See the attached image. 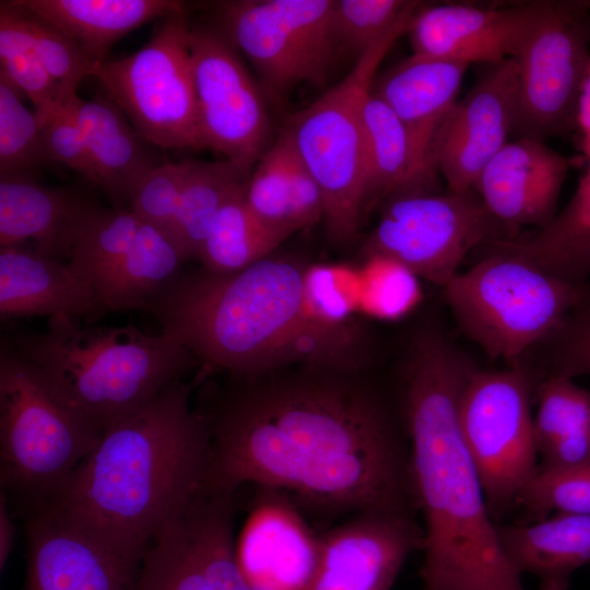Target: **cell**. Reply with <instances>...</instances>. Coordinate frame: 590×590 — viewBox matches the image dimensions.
<instances>
[{"label": "cell", "mask_w": 590, "mask_h": 590, "mask_svg": "<svg viewBox=\"0 0 590 590\" xmlns=\"http://www.w3.org/2000/svg\"><path fill=\"white\" fill-rule=\"evenodd\" d=\"M201 415L210 489L235 493L255 484L355 515L417 508L410 448L364 370L299 366L231 376Z\"/></svg>", "instance_id": "cell-1"}, {"label": "cell", "mask_w": 590, "mask_h": 590, "mask_svg": "<svg viewBox=\"0 0 590 590\" xmlns=\"http://www.w3.org/2000/svg\"><path fill=\"white\" fill-rule=\"evenodd\" d=\"M474 369L434 331L414 339L405 364L402 410L424 519L420 576L424 590H526L460 432L458 402Z\"/></svg>", "instance_id": "cell-2"}, {"label": "cell", "mask_w": 590, "mask_h": 590, "mask_svg": "<svg viewBox=\"0 0 590 590\" xmlns=\"http://www.w3.org/2000/svg\"><path fill=\"white\" fill-rule=\"evenodd\" d=\"M306 272L300 262L271 255L232 273L184 271L150 312L204 368L233 377L292 365L364 370L362 330L310 308Z\"/></svg>", "instance_id": "cell-3"}, {"label": "cell", "mask_w": 590, "mask_h": 590, "mask_svg": "<svg viewBox=\"0 0 590 590\" xmlns=\"http://www.w3.org/2000/svg\"><path fill=\"white\" fill-rule=\"evenodd\" d=\"M189 396L190 386L176 380L108 426L45 507L142 559L205 486L209 435Z\"/></svg>", "instance_id": "cell-4"}, {"label": "cell", "mask_w": 590, "mask_h": 590, "mask_svg": "<svg viewBox=\"0 0 590 590\" xmlns=\"http://www.w3.org/2000/svg\"><path fill=\"white\" fill-rule=\"evenodd\" d=\"M5 339L51 394L99 435L199 364L163 332L82 326L67 315L48 318L40 332L13 328Z\"/></svg>", "instance_id": "cell-5"}, {"label": "cell", "mask_w": 590, "mask_h": 590, "mask_svg": "<svg viewBox=\"0 0 590 590\" xmlns=\"http://www.w3.org/2000/svg\"><path fill=\"white\" fill-rule=\"evenodd\" d=\"M101 435L67 410L3 337L0 343V482L25 511L49 505Z\"/></svg>", "instance_id": "cell-6"}, {"label": "cell", "mask_w": 590, "mask_h": 590, "mask_svg": "<svg viewBox=\"0 0 590 590\" xmlns=\"http://www.w3.org/2000/svg\"><path fill=\"white\" fill-rule=\"evenodd\" d=\"M415 12L359 56L340 83L293 115L282 130L321 189L327 233L337 244L355 238L365 206V99L379 63L408 31Z\"/></svg>", "instance_id": "cell-7"}, {"label": "cell", "mask_w": 590, "mask_h": 590, "mask_svg": "<svg viewBox=\"0 0 590 590\" xmlns=\"http://www.w3.org/2000/svg\"><path fill=\"white\" fill-rule=\"evenodd\" d=\"M445 294L461 330L488 357L516 364L531 346L552 339L589 296L590 284L562 280L491 249L458 273Z\"/></svg>", "instance_id": "cell-8"}, {"label": "cell", "mask_w": 590, "mask_h": 590, "mask_svg": "<svg viewBox=\"0 0 590 590\" xmlns=\"http://www.w3.org/2000/svg\"><path fill=\"white\" fill-rule=\"evenodd\" d=\"M189 31L184 8L176 10L164 17L155 35L138 51L99 62L91 74L139 137L156 146L203 149Z\"/></svg>", "instance_id": "cell-9"}, {"label": "cell", "mask_w": 590, "mask_h": 590, "mask_svg": "<svg viewBox=\"0 0 590 590\" xmlns=\"http://www.w3.org/2000/svg\"><path fill=\"white\" fill-rule=\"evenodd\" d=\"M514 236L474 190L418 192L389 199L364 250L445 287L473 248Z\"/></svg>", "instance_id": "cell-10"}, {"label": "cell", "mask_w": 590, "mask_h": 590, "mask_svg": "<svg viewBox=\"0 0 590 590\" xmlns=\"http://www.w3.org/2000/svg\"><path fill=\"white\" fill-rule=\"evenodd\" d=\"M460 432L492 517L517 505L538 471L530 380L518 365L474 369L458 402Z\"/></svg>", "instance_id": "cell-11"}, {"label": "cell", "mask_w": 590, "mask_h": 590, "mask_svg": "<svg viewBox=\"0 0 590 590\" xmlns=\"http://www.w3.org/2000/svg\"><path fill=\"white\" fill-rule=\"evenodd\" d=\"M333 0H236L217 5L216 28L257 71L264 94L321 84L335 55Z\"/></svg>", "instance_id": "cell-12"}, {"label": "cell", "mask_w": 590, "mask_h": 590, "mask_svg": "<svg viewBox=\"0 0 590 590\" xmlns=\"http://www.w3.org/2000/svg\"><path fill=\"white\" fill-rule=\"evenodd\" d=\"M586 1H546L514 57L517 109L514 133L544 141L576 127L579 94L590 69Z\"/></svg>", "instance_id": "cell-13"}, {"label": "cell", "mask_w": 590, "mask_h": 590, "mask_svg": "<svg viewBox=\"0 0 590 590\" xmlns=\"http://www.w3.org/2000/svg\"><path fill=\"white\" fill-rule=\"evenodd\" d=\"M189 48L203 149L249 173L268 150L266 94L216 27H190Z\"/></svg>", "instance_id": "cell-14"}, {"label": "cell", "mask_w": 590, "mask_h": 590, "mask_svg": "<svg viewBox=\"0 0 590 590\" xmlns=\"http://www.w3.org/2000/svg\"><path fill=\"white\" fill-rule=\"evenodd\" d=\"M517 73L514 58L491 64L445 116L432 157L448 190H473L485 165L509 141L516 120Z\"/></svg>", "instance_id": "cell-15"}, {"label": "cell", "mask_w": 590, "mask_h": 590, "mask_svg": "<svg viewBox=\"0 0 590 590\" xmlns=\"http://www.w3.org/2000/svg\"><path fill=\"white\" fill-rule=\"evenodd\" d=\"M413 515L362 512L319 538L304 590H392L409 556L422 550Z\"/></svg>", "instance_id": "cell-16"}, {"label": "cell", "mask_w": 590, "mask_h": 590, "mask_svg": "<svg viewBox=\"0 0 590 590\" xmlns=\"http://www.w3.org/2000/svg\"><path fill=\"white\" fill-rule=\"evenodd\" d=\"M22 590H134L142 559L129 556L44 507L26 511Z\"/></svg>", "instance_id": "cell-17"}, {"label": "cell", "mask_w": 590, "mask_h": 590, "mask_svg": "<svg viewBox=\"0 0 590 590\" xmlns=\"http://www.w3.org/2000/svg\"><path fill=\"white\" fill-rule=\"evenodd\" d=\"M545 7L546 1L505 9L437 4L417 9L406 32L413 55L491 66L517 55Z\"/></svg>", "instance_id": "cell-18"}, {"label": "cell", "mask_w": 590, "mask_h": 590, "mask_svg": "<svg viewBox=\"0 0 590 590\" xmlns=\"http://www.w3.org/2000/svg\"><path fill=\"white\" fill-rule=\"evenodd\" d=\"M568 169V160L544 141L521 137L508 141L485 165L473 190L511 231L542 227L555 215Z\"/></svg>", "instance_id": "cell-19"}, {"label": "cell", "mask_w": 590, "mask_h": 590, "mask_svg": "<svg viewBox=\"0 0 590 590\" xmlns=\"http://www.w3.org/2000/svg\"><path fill=\"white\" fill-rule=\"evenodd\" d=\"M266 491L244 527L237 559L252 590H304L319 538L281 492Z\"/></svg>", "instance_id": "cell-20"}, {"label": "cell", "mask_w": 590, "mask_h": 590, "mask_svg": "<svg viewBox=\"0 0 590 590\" xmlns=\"http://www.w3.org/2000/svg\"><path fill=\"white\" fill-rule=\"evenodd\" d=\"M95 297L69 261L34 249L0 247V317L67 315L95 321Z\"/></svg>", "instance_id": "cell-21"}, {"label": "cell", "mask_w": 590, "mask_h": 590, "mask_svg": "<svg viewBox=\"0 0 590 590\" xmlns=\"http://www.w3.org/2000/svg\"><path fill=\"white\" fill-rule=\"evenodd\" d=\"M468 67L459 61L412 55L374 80L371 93L404 123L434 168L435 135L458 99Z\"/></svg>", "instance_id": "cell-22"}, {"label": "cell", "mask_w": 590, "mask_h": 590, "mask_svg": "<svg viewBox=\"0 0 590 590\" xmlns=\"http://www.w3.org/2000/svg\"><path fill=\"white\" fill-rule=\"evenodd\" d=\"M90 202L72 191L36 182L31 176H0V247L35 243L37 252L70 257L78 222Z\"/></svg>", "instance_id": "cell-23"}, {"label": "cell", "mask_w": 590, "mask_h": 590, "mask_svg": "<svg viewBox=\"0 0 590 590\" xmlns=\"http://www.w3.org/2000/svg\"><path fill=\"white\" fill-rule=\"evenodd\" d=\"M500 546L521 576L540 590H569L574 574L590 564V516L556 512L529 524H497Z\"/></svg>", "instance_id": "cell-24"}, {"label": "cell", "mask_w": 590, "mask_h": 590, "mask_svg": "<svg viewBox=\"0 0 590 590\" xmlns=\"http://www.w3.org/2000/svg\"><path fill=\"white\" fill-rule=\"evenodd\" d=\"M10 4L56 27L94 62L107 60L120 38L184 8L173 0H14Z\"/></svg>", "instance_id": "cell-25"}, {"label": "cell", "mask_w": 590, "mask_h": 590, "mask_svg": "<svg viewBox=\"0 0 590 590\" xmlns=\"http://www.w3.org/2000/svg\"><path fill=\"white\" fill-rule=\"evenodd\" d=\"M66 105L83 133L95 185L110 198L130 202L141 177L157 165L144 145L146 142L110 99L86 101L75 94Z\"/></svg>", "instance_id": "cell-26"}, {"label": "cell", "mask_w": 590, "mask_h": 590, "mask_svg": "<svg viewBox=\"0 0 590 590\" xmlns=\"http://www.w3.org/2000/svg\"><path fill=\"white\" fill-rule=\"evenodd\" d=\"M365 205L380 197L434 192L435 168L399 117L369 92L363 106Z\"/></svg>", "instance_id": "cell-27"}, {"label": "cell", "mask_w": 590, "mask_h": 590, "mask_svg": "<svg viewBox=\"0 0 590 590\" xmlns=\"http://www.w3.org/2000/svg\"><path fill=\"white\" fill-rule=\"evenodd\" d=\"M186 261L168 229L142 221L128 252L95 296V321L113 311H151L179 280Z\"/></svg>", "instance_id": "cell-28"}, {"label": "cell", "mask_w": 590, "mask_h": 590, "mask_svg": "<svg viewBox=\"0 0 590 590\" xmlns=\"http://www.w3.org/2000/svg\"><path fill=\"white\" fill-rule=\"evenodd\" d=\"M486 245L562 280L586 283L590 275V166L565 208L535 234Z\"/></svg>", "instance_id": "cell-29"}, {"label": "cell", "mask_w": 590, "mask_h": 590, "mask_svg": "<svg viewBox=\"0 0 590 590\" xmlns=\"http://www.w3.org/2000/svg\"><path fill=\"white\" fill-rule=\"evenodd\" d=\"M234 494L206 487L184 512V520L212 590H252L236 555Z\"/></svg>", "instance_id": "cell-30"}, {"label": "cell", "mask_w": 590, "mask_h": 590, "mask_svg": "<svg viewBox=\"0 0 590 590\" xmlns=\"http://www.w3.org/2000/svg\"><path fill=\"white\" fill-rule=\"evenodd\" d=\"M247 184L221 206L198 260L213 273L243 270L268 257L288 236L262 223L246 200Z\"/></svg>", "instance_id": "cell-31"}, {"label": "cell", "mask_w": 590, "mask_h": 590, "mask_svg": "<svg viewBox=\"0 0 590 590\" xmlns=\"http://www.w3.org/2000/svg\"><path fill=\"white\" fill-rule=\"evenodd\" d=\"M248 180L249 173L229 161H189L169 229L188 260H198L221 206L235 189Z\"/></svg>", "instance_id": "cell-32"}, {"label": "cell", "mask_w": 590, "mask_h": 590, "mask_svg": "<svg viewBox=\"0 0 590 590\" xmlns=\"http://www.w3.org/2000/svg\"><path fill=\"white\" fill-rule=\"evenodd\" d=\"M141 222L130 208L103 209L92 203L85 208L69 262L91 285L94 297L128 252Z\"/></svg>", "instance_id": "cell-33"}, {"label": "cell", "mask_w": 590, "mask_h": 590, "mask_svg": "<svg viewBox=\"0 0 590 590\" xmlns=\"http://www.w3.org/2000/svg\"><path fill=\"white\" fill-rule=\"evenodd\" d=\"M0 75L25 94L40 116L73 95H67L37 56L21 11L0 5ZM75 95V94H74Z\"/></svg>", "instance_id": "cell-34"}, {"label": "cell", "mask_w": 590, "mask_h": 590, "mask_svg": "<svg viewBox=\"0 0 590 590\" xmlns=\"http://www.w3.org/2000/svg\"><path fill=\"white\" fill-rule=\"evenodd\" d=\"M134 590H212L188 533L184 514L148 546Z\"/></svg>", "instance_id": "cell-35"}, {"label": "cell", "mask_w": 590, "mask_h": 590, "mask_svg": "<svg viewBox=\"0 0 590 590\" xmlns=\"http://www.w3.org/2000/svg\"><path fill=\"white\" fill-rule=\"evenodd\" d=\"M50 162L35 111L20 99V92L0 75V176H31Z\"/></svg>", "instance_id": "cell-36"}, {"label": "cell", "mask_w": 590, "mask_h": 590, "mask_svg": "<svg viewBox=\"0 0 590 590\" xmlns=\"http://www.w3.org/2000/svg\"><path fill=\"white\" fill-rule=\"evenodd\" d=\"M417 9L416 1L333 0L331 34L337 50L346 49L358 58Z\"/></svg>", "instance_id": "cell-37"}, {"label": "cell", "mask_w": 590, "mask_h": 590, "mask_svg": "<svg viewBox=\"0 0 590 590\" xmlns=\"http://www.w3.org/2000/svg\"><path fill=\"white\" fill-rule=\"evenodd\" d=\"M292 148L285 134L268 148L249 177L246 200L252 213L269 227L290 236Z\"/></svg>", "instance_id": "cell-38"}, {"label": "cell", "mask_w": 590, "mask_h": 590, "mask_svg": "<svg viewBox=\"0 0 590 590\" xmlns=\"http://www.w3.org/2000/svg\"><path fill=\"white\" fill-rule=\"evenodd\" d=\"M590 428V388L551 374L541 385L534 432L539 451L557 438Z\"/></svg>", "instance_id": "cell-39"}, {"label": "cell", "mask_w": 590, "mask_h": 590, "mask_svg": "<svg viewBox=\"0 0 590 590\" xmlns=\"http://www.w3.org/2000/svg\"><path fill=\"white\" fill-rule=\"evenodd\" d=\"M517 505L539 519L556 512L590 516V462L557 469L539 467Z\"/></svg>", "instance_id": "cell-40"}, {"label": "cell", "mask_w": 590, "mask_h": 590, "mask_svg": "<svg viewBox=\"0 0 590 590\" xmlns=\"http://www.w3.org/2000/svg\"><path fill=\"white\" fill-rule=\"evenodd\" d=\"M21 13L34 49L47 72L67 95L76 94L79 83L92 74L97 63L49 23L24 11Z\"/></svg>", "instance_id": "cell-41"}, {"label": "cell", "mask_w": 590, "mask_h": 590, "mask_svg": "<svg viewBox=\"0 0 590 590\" xmlns=\"http://www.w3.org/2000/svg\"><path fill=\"white\" fill-rule=\"evenodd\" d=\"M189 161L157 164L139 180L130 209L144 222L170 229Z\"/></svg>", "instance_id": "cell-42"}, {"label": "cell", "mask_w": 590, "mask_h": 590, "mask_svg": "<svg viewBox=\"0 0 590 590\" xmlns=\"http://www.w3.org/2000/svg\"><path fill=\"white\" fill-rule=\"evenodd\" d=\"M37 119L50 162H59L95 184L83 133L66 103L55 106Z\"/></svg>", "instance_id": "cell-43"}, {"label": "cell", "mask_w": 590, "mask_h": 590, "mask_svg": "<svg viewBox=\"0 0 590 590\" xmlns=\"http://www.w3.org/2000/svg\"><path fill=\"white\" fill-rule=\"evenodd\" d=\"M551 374L590 376V294L552 337Z\"/></svg>", "instance_id": "cell-44"}, {"label": "cell", "mask_w": 590, "mask_h": 590, "mask_svg": "<svg viewBox=\"0 0 590 590\" xmlns=\"http://www.w3.org/2000/svg\"><path fill=\"white\" fill-rule=\"evenodd\" d=\"M323 216L324 203L321 189L292 149L290 228L295 233L315 225Z\"/></svg>", "instance_id": "cell-45"}, {"label": "cell", "mask_w": 590, "mask_h": 590, "mask_svg": "<svg viewBox=\"0 0 590 590\" xmlns=\"http://www.w3.org/2000/svg\"><path fill=\"white\" fill-rule=\"evenodd\" d=\"M8 494L0 489V569L2 570L10 557L15 541V528L11 519Z\"/></svg>", "instance_id": "cell-46"}, {"label": "cell", "mask_w": 590, "mask_h": 590, "mask_svg": "<svg viewBox=\"0 0 590 590\" xmlns=\"http://www.w3.org/2000/svg\"><path fill=\"white\" fill-rule=\"evenodd\" d=\"M576 127L581 132V148L590 166V69L578 98Z\"/></svg>", "instance_id": "cell-47"}]
</instances>
